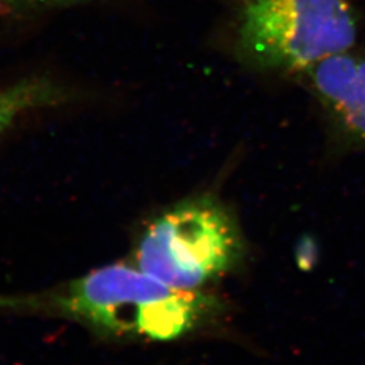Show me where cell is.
<instances>
[{"label":"cell","instance_id":"1","mask_svg":"<svg viewBox=\"0 0 365 365\" xmlns=\"http://www.w3.org/2000/svg\"><path fill=\"white\" fill-rule=\"evenodd\" d=\"M0 309L66 318L103 339L170 342L209 327L225 303L203 289L170 287L135 265L110 264L43 292L0 295Z\"/></svg>","mask_w":365,"mask_h":365},{"label":"cell","instance_id":"4","mask_svg":"<svg viewBox=\"0 0 365 365\" xmlns=\"http://www.w3.org/2000/svg\"><path fill=\"white\" fill-rule=\"evenodd\" d=\"M304 76L339 146L365 150V54H334Z\"/></svg>","mask_w":365,"mask_h":365},{"label":"cell","instance_id":"2","mask_svg":"<svg viewBox=\"0 0 365 365\" xmlns=\"http://www.w3.org/2000/svg\"><path fill=\"white\" fill-rule=\"evenodd\" d=\"M359 33L348 0H245L235 30L237 58L255 71L306 73L351 51Z\"/></svg>","mask_w":365,"mask_h":365},{"label":"cell","instance_id":"6","mask_svg":"<svg viewBox=\"0 0 365 365\" xmlns=\"http://www.w3.org/2000/svg\"><path fill=\"white\" fill-rule=\"evenodd\" d=\"M80 0H0V13L21 14L51 9Z\"/></svg>","mask_w":365,"mask_h":365},{"label":"cell","instance_id":"5","mask_svg":"<svg viewBox=\"0 0 365 365\" xmlns=\"http://www.w3.org/2000/svg\"><path fill=\"white\" fill-rule=\"evenodd\" d=\"M73 92L45 78H33L18 81L0 90V138L14 122L27 111L64 105Z\"/></svg>","mask_w":365,"mask_h":365},{"label":"cell","instance_id":"3","mask_svg":"<svg viewBox=\"0 0 365 365\" xmlns=\"http://www.w3.org/2000/svg\"><path fill=\"white\" fill-rule=\"evenodd\" d=\"M245 245L233 212L212 194L191 196L157 214L134 248V265L158 282L202 291L241 264Z\"/></svg>","mask_w":365,"mask_h":365}]
</instances>
